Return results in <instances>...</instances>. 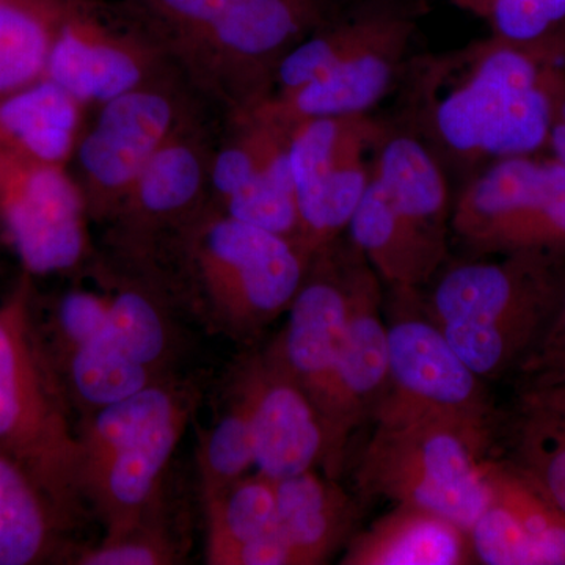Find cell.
I'll return each mask as SVG.
<instances>
[{"label":"cell","mask_w":565,"mask_h":565,"mask_svg":"<svg viewBox=\"0 0 565 565\" xmlns=\"http://www.w3.org/2000/svg\"><path fill=\"white\" fill-rule=\"evenodd\" d=\"M416 136L438 159L486 167L548 152L565 95V58L489 35L411 58ZM479 169V170H481Z\"/></svg>","instance_id":"obj_1"},{"label":"cell","mask_w":565,"mask_h":565,"mask_svg":"<svg viewBox=\"0 0 565 565\" xmlns=\"http://www.w3.org/2000/svg\"><path fill=\"white\" fill-rule=\"evenodd\" d=\"M140 2L167 61L230 114L266 102L282 58L341 9V0Z\"/></svg>","instance_id":"obj_2"},{"label":"cell","mask_w":565,"mask_h":565,"mask_svg":"<svg viewBox=\"0 0 565 565\" xmlns=\"http://www.w3.org/2000/svg\"><path fill=\"white\" fill-rule=\"evenodd\" d=\"M424 313L484 381L515 373L544 333L565 286V256L523 252L437 274Z\"/></svg>","instance_id":"obj_3"},{"label":"cell","mask_w":565,"mask_h":565,"mask_svg":"<svg viewBox=\"0 0 565 565\" xmlns=\"http://www.w3.org/2000/svg\"><path fill=\"white\" fill-rule=\"evenodd\" d=\"M32 275L0 303V452L20 465L71 523L81 514V441L70 393L33 308Z\"/></svg>","instance_id":"obj_4"},{"label":"cell","mask_w":565,"mask_h":565,"mask_svg":"<svg viewBox=\"0 0 565 565\" xmlns=\"http://www.w3.org/2000/svg\"><path fill=\"white\" fill-rule=\"evenodd\" d=\"M359 468L363 498H388L452 520L470 533L489 500L500 424L429 412H381Z\"/></svg>","instance_id":"obj_5"},{"label":"cell","mask_w":565,"mask_h":565,"mask_svg":"<svg viewBox=\"0 0 565 565\" xmlns=\"http://www.w3.org/2000/svg\"><path fill=\"white\" fill-rule=\"evenodd\" d=\"M451 215L440 159L414 131H386L348 226L377 277L393 291L430 285L448 258Z\"/></svg>","instance_id":"obj_6"},{"label":"cell","mask_w":565,"mask_h":565,"mask_svg":"<svg viewBox=\"0 0 565 565\" xmlns=\"http://www.w3.org/2000/svg\"><path fill=\"white\" fill-rule=\"evenodd\" d=\"M195 401L188 385L161 381L93 412L79 430L82 500L103 520L106 535L150 519Z\"/></svg>","instance_id":"obj_7"},{"label":"cell","mask_w":565,"mask_h":565,"mask_svg":"<svg viewBox=\"0 0 565 565\" xmlns=\"http://www.w3.org/2000/svg\"><path fill=\"white\" fill-rule=\"evenodd\" d=\"M181 250L207 315L236 338L262 332L288 311L311 264L288 237L218 210L203 212Z\"/></svg>","instance_id":"obj_8"},{"label":"cell","mask_w":565,"mask_h":565,"mask_svg":"<svg viewBox=\"0 0 565 565\" xmlns=\"http://www.w3.org/2000/svg\"><path fill=\"white\" fill-rule=\"evenodd\" d=\"M451 233L476 255L565 256V167L550 152L482 167L452 204Z\"/></svg>","instance_id":"obj_9"},{"label":"cell","mask_w":565,"mask_h":565,"mask_svg":"<svg viewBox=\"0 0 565 565\" xmlns=\"http://www.w3.org/2000/svg\"><path fill=\"white\" fill-rule=\"evenodd\" d=\"M195 115L166 73L98 107L73 161L90 218H111L141 173Z\"/></svg>","instance_id":"obj_10"},{"label":"cell","mask_w":565,"mask_h":565,"mask_svg":"<svg viewBox=\"0 0 565 565\" xmlns=\"http://www.w3.org/2000/svg\"><path fill=\"white\" fill-rule=\"evenodd\" d=\"M384 122L370 114L297 122L289 163L300 221V247L313 259L337 243L362 200Z\"/></svg>","instance_id":"obj_11"},{"label":"cell","mask_w":565,"mask_h":565,"mask_svg":"<svg viewBox=\"0 0 565 565\" xmlns=\"http://www.w3.org/2000/svg\"><path fill=\"white\" fill-rule=\"evenodd\" d=\"M424 2L370 0L362 32L327 73L259 106L289 128L313 118L370 114L403 79Z\"/></svg>","instance_id":"obj_12"},{"label":"cell","mask_w":565,"mask_h":565,"mask_svg":"<svg viewBox=\"0 0 565 565\" xmlns=\"http://www.w3.org/2000/svg\"><path fill=\"white\" fill-rule=\"evenodd\" d=\"M87 203L68 167L0 152V225L32 277L62 274L90 252Z\"/></svg>","instance_id":"obj_13"},{"label":"cell","mask_w":565,"mask_h":565,"mask_svg":"<svg viewBox=\"0 0 565 565\" xmlns=\"http://www.w3.org/2000/svg\"><path fill=\"white\" fill-rule=\"evenodd\" d=\"M393 292L397 311L386 323L388 390L377 414L429 412L500 424L501 412L493 407L484 379L424 313L419 291Z\"/></svg>","instance_id":"obj_14"},{"label":"cell","mask_w":565,"mask_h":565,"mask_svg":"<svg viewBox=\"0 0 565 565\" xmlns=\"http://www.w3.org/2000/svg\"><path fill=\"white\" fill-rule=\"evenodd\" d=\"M170 327L162 308L139 288L110 294L98 333L65 356L66 388L93 412L166 381Z\"/></svg>","instance_id":"obj_15"},{"label":"cell","mask_w":565,"mask_h":565,"mask_svg":"<svg viewBox=\"0 0 565 565\" xmlns=\"http://www.w3.org/2000/svg\"><path fill=\"white\" fill-rule=\"evenodd\" d=\"M340 239L311 259L288 310V322L269 351L302 386L321 415L351 315L353 282L364 256Z\"/></svg>","instance_id":"obj_16"},{"label":"cell","mask_w":565,"mask_h":565,"mask_svg":"<svg viewBox=\"0 0 565 565\" xmlns=\"http://www.w3.org/2000/svg\"><path fill=\"white\" fill-rule=\"evenodd\" d=\"M381 302V278L364 258L353 282L343 349L321 412L322 465L329 478L340 473L353 430L375 418L388 390V343Z\"/></svg>","instance_id":"obj_17"},{"label":"cell","mask_w":565,"mask_h":565,"mask_svg":"<svg viewBox=\"0 0 565 565\" xmlns=\"http://www.w3.org/2000/svg\"><path fill=\"white\" fill-rule=\"evenodd\" d=\"M167 62L151 36L143 39L111 28L93 3L84 0L57 32L44 79L88 109L161 76Z\"/></svg>","instance_id":"obj_18"},{"label":"cell","mask_w":565,"mask_h":565,"mask_svg":"<svg viewBox=\"0 0 565 565\" xmlns=\"http://www.w3.org/2000/svg\"><path fill=\"white\" fill-rule=\"evenodd\" d=\"M237 386L247 399L259 473L278 481L322 463L321 415L269 349L248 363Z\"/></svg>","instance_id":"obj_19"},{"label":"cell","mask_w":565,"mask_h":565,"mask_svg":"<svg viewBox=\"0 0 565 565\" xmlns=\"http://www.w3.org/2000/svg\"><path fill=\"white\" fill-rule=\"evenodd\" d=\"M470 539L479 564L565 565V515L501 457L490 462L489 500Z\"/></svg>","instance_id":"obj_20"},{"label":"cell","mask_w":565,"mask_h":565,"mask_svg":"<svg viewBox=\"0 0 565 565\" xmlns=\"http://www.w3.org/2000/svg\"><path fill=\"white\" fill-rule=\"evenodd\" d=\"M212 151L196 117L185 122L136 182L110 218L134 237L166 226L189 230L210 193Z\"/></svg>","instance_id":"obj_21"},{"label":"cell","mask_w":565,"mask_h":565,"mask_svg":"<svg viewBox=\"0 0 565 565\" xmlns=\"http://www.w3.org/2000/svg\"><path fill=\"white\" fill-rule=\"evenodd\" d=\"M203 501L207 564L296 565L278 527L274 479L247 475Z\"/></svg>","instance_id":"obj_22"},{"label":"cell","mask_w":565,"mask_h":565,"mask_svg":"<svg viewBox=\"0 0 565 565\" xmlns=\"http://www.w3.org/2000/svg\"><path fill=\"white\" fill-rule=\"evenodd\" d=\"M504 456L565 515V381L516 388L501 412Z\"/></svg>","instance_id":"obj_23"},{"label":"cell","mask_w":565,"mask_h":565,"mask_svg":"<svg viewBox=\"0 0 565 565\" xmlns=\"http://www.w3.org/2000/svg\"><path fill=\"white\" fill-rule=\"evenodd\" d=\"M476 563L470 533L452 520L397 504L364 533L351 539L343 565H463Z\"/></svg>","instance_id":"obj_24"},{"label":"cell","mask_w":565,"mask_h":565,"mask_svg":"<svg viewBox=\"0 0 565 565\" xmlns=\"http://www.w3.org/2000/svg\"><path fill=\"white\" fill-rule=\"evenodd\" d=\"M85 110L68 93L44 77L3 93L0 95V152L68 167L85 129Z\"/></svg>","instance_id":"obj_25"},{"label":"cell","mask_w":565,"mask_h":565,"mask_svg":"<svg viewBox=\"0 0 565 565\" xmlns=\"http://www.w3.org/2000/svg\"><path fill=\"white\" fill-rule=\"evenodd\" d=\"M277 519L296 565L326 563L351 534L359 505L315 470L275 481Z\"/></svg>","instance_id":"obj_26"},{"label":"cell","mask_w":565,"mask_h":565,"mask_svg":"<svg viewBox=\"0 0 565 565\" xmlns=\"http://www.w3.org/2000/svg\"><path fill=\"white\" fill-rule=\"evenodd\" d=\"M70 525L31 476L0 452V565L51 563Z\"/></svg>","instance_id":"obj_27"},{"label":"cell","mask_w":565,"mask_h":565,"mask_svg":"<svg viewBox=\"0 0 565 565\" xmlns=\"http://www.w3.org/2000/svg\"><path fill=\"white\" fill-rule=\"evenodd\" d=\"M84 0H0V95L43 79L52 43Z\"/></svg>","instance_id":"obj_28"},{"label":"cell","mask_w":565,"mask_h":565,"mask_svg":"<svg viewBox=\"0 0 565 565\" xmlns=\"http://www.w3.org/2000/svg\"><path fill=\"white\" fill-rule=\"evenodd\" d=\"M264 111L273 120V128L267 137L258 169L243 191L218 207V211L288 237L300 247L299 211L289 163V139L292 128L277 120L269 111Z\"/></svg>","instance_id":"obj_29"},{"label":"cell","mask_w":565,"mask_h":565,"mask_svg":"<svg viewBox=\"0 0 565 565\" xmlns=\"http://www.w3.org/2000/svg\"><path fill=\"white\" fill-rule=\"evenodd\" d=\"M497 39L565 58V0H449Z\"/></svg>","instance_id":"obj_30"},{"label":"cell","mask_w":565,"mask_h":565,"mask_svg":"<svg viewBox=\"0 0 565 565\" xmlns=\"http://www.w3.org/2000/svg\"><path fill=\"white\" fill-rule=\"evenodd\" d=\"M255 467V449L247 399L237 386L228 412L200 444L199 468L203 498L222 492Z\"/></svg>","instance_id":"obj_31"},{"label":"cell","mask_w":565,"mask_h":565,"mask_svg":"<svg viewBox=\"0 0 565 565\" xmlns=\"http://www.w3.org/2000/svg\"><path fill=\"white\" fill-rule=\"evenodd\" d=\"M147 519L125 533L106 535L102 544L74 557L79 565H169L178 563L177 546L166 535L150 531Z\"/></svg>","instance_id":"obj_32"},{"label":"cell","mask_w":565,"mask_h":565,"mask_svg":"<svg viewBox=\"0 0 565 565\" xmlns=\"http://www.w3.org/2000/svg\"><path fill=\"white\" fill-rule=\"evenodd\" d=\"M109 308L110 294L76 289L62 297L52 318V332L63 359L102 330Z\"/></svg>","instance_id":"obj_33"},{"label":"cell","mask_w":565,"mask_h":565,"mask_svg":"<svg viewBox=\"0 0 565 565\" xmlns=\"http://www.w3.org/2000/svg\"><path fill=\"white\" fill-rule=\"evenodd\" d=\"M512 377L515 390L565 381V286L544 333Z\"/></svg>","instance_id":"obj_34"},{"label":"cell","mask_w":565,"mask_h":565,"mask_svg":"<svg viewBox=\"0 0 565 565\" xmlns=\"http://www.w3.org/2000/svg\"><path fill=\"white\" fill-rule=\"evenodd\" d=\"M548 152L565 167V95L550 131Z\"/></svg>","instance_id":"obj_35"}]
</instances>
